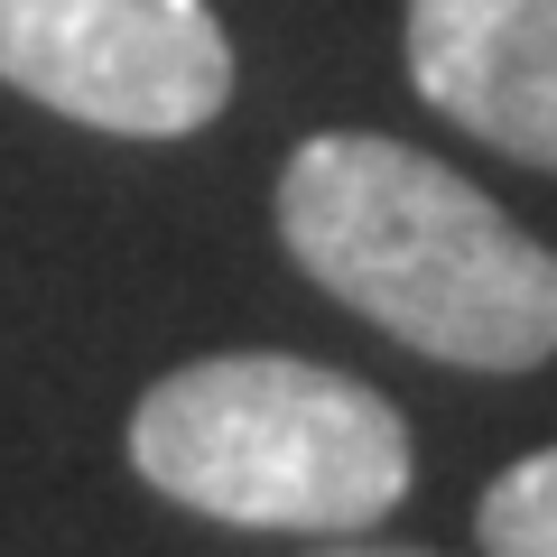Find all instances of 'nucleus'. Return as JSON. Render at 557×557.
<instances>
[{
    "label": "nucleus",
    "instance_id": "7ed1b4c3",
    "mask_svg": "<svg viewBox=\"0 0 557 557\" xmlns=\"http://www.w3.org/2000/svg\"><path fill=\"white\" fill-rule=\"evenodd\" d=\"M0 84L121 139H186L233 102L205 0H0Z\"/></svg>",
    "mask_w": 557,
    "mask_h": 557
},
{
    "label": "nucleus",
    "instance_id": "39448f33",
    "mask_svg": "<svg viewBox=\"0 0 557 557\" xmlns=\"http://www.w3.org/2000/svg\"><path fill=\"white\" fill-rule=\"evenodd\" d=\"M474 539H483V557H557V446L502 465L474 511Z\"/></svg>",
    "mask_w": 557,
    "mask_h": 557
},
{
    "label": "nucleus",
    "instance_id": "f03ea898",
    "mask_svg": "<svg viewBox=\"0 0 557 557\" xmlns=\"http://www.w3.org/2000/svg\"><path fill=\"white\" fill-rule=\"evenodd\" d=\"M149 493L223 530L354 539L409 502V418L307 354H205L131 409Z\"/></svg>",
    "mask_w": 557,
    "mask_h": 557
},
{
    "label": "nucleus",
    "instance_id": "20e7f679",
    "mask_svg": "<svg viewBox=\"0 0 557 557\" xmlns=\"http://www.w3.org/2000/svg\"><path fill=\"white\" fill-rule=\"evenodd\" d=\"M409 84L483 149L557 177V0H409Z\"/></svg>",
    "mask_w": 557,
    "mask_h": 557
},
{
    "label": "nucleus",
    "instance_id": "423d86ee",
    "mask_svg": "<svg viewBox=\"0 0 557 557\" xmlns=\"http://www.w3.org/2000/svg\"><path fill=\"white\" fill-rule=\"evenodd\" d=\"M317 557H428V548H391V539H362L354 530V539H325Z\"/></svg>",
    "mask_w": 557,
    "mask_h": 557
},
{
    "label": "nucleus",
    "instance_id": "f257e3e1",
    "mask_svg": "<svg viewBox=\"0 0 557 557\" xmlns=\"http://www.w3.org/2000/svg\"><path fill=\"white\" fill-rule=\"evenodd\" d=\"M278 242L325 298L428 362L539 372L557 354V251L409 139H298L278 168Z\"/></svg>",
    "mask_w": 557,
    "mask_h": 557
}]
</instances>
